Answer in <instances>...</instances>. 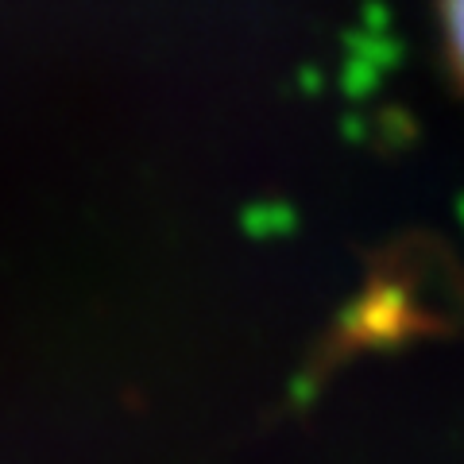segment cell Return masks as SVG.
Listing matches in <instances>:
<instances>
[{"instance_id":"cell-1","label":"cell","mask_w":464,"mask_h":464,"mask_svg":"<svg viewBox=\"0 0 464 464\" xmlns=\"http://www.w3.org/2000/svg\"><path fill=\"white\" fill-rule=\"evenodd\" d=\"M441 27H445V47L453 66L464 78V0H441Z\"/></svg>"}]
</instances>
